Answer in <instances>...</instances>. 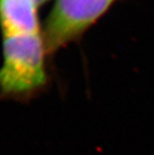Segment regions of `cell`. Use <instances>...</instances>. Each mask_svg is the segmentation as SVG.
<instances>
[{
  "instance_id": "cell-1",
  "label": "cell",
  "mask_w": 154,
  "mask_h": 155,
  "mask_svg": "<svg viewBox=\"0 0 154 155\" xmlns=\"http://www.w3.org/2000/svg\"><path fill=\"white\" fill-rule=\"evenodd\" d=\"M45 42L39 34L5 35L0 98L28 101L48 84Z\"/></svg>"
},
{
  "instance_id": "cell-2",
  "label": "cell",
  "mask_w": 154,
  "mask_h": 155,
  "mask_svg": "<svg viewBox=\"0 0 154 155\" xmlns=\"http://www.w3.org/2000/svg\"><path fill=\"white\" fill-rule=\"evenodd\" d=\"M114 0H56L46 21L45 47L54 52L80 36Z\"/></svg>"
},
{
  "instance_id": "cell-4",
  "label": "cell",
  "mask_w": 154,
  "mask_h": 155,
  "mask_svg": "<svg viewBox=\"0 0 154 155\" xmlns=\"http://www.w3.org/2000/svg\"><path fill=\"white\" fill-rule=\"evenodd\" d=\"M36 1V3H37V5L39 6V5H42V4H44V3H46L48 0H35Z\"/></svg>"
},
{
  "instance_id": "cell-3",
  "label": "cell",
  "mask_w": 154,
  "mask_h": 155,
  "mask_svg": "<svg viewBox=\"0 0 154 155\" xmlns=\"http://www.w3.org/2000/svg\"><path fill=\"white\" fill-rule=\"evenodd\" d=\"M35 0H0V23L5 35L39 34Z\"/></svg>"
}]
</instances>
